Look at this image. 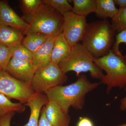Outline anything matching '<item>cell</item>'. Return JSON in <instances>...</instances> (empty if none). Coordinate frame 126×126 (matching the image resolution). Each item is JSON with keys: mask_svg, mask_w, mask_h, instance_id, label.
Segmentation results:
<instances>
[{"mask_svg": "<svg viewBox=\"0 0 126 126\" xmlns=\"http://www.w3.org/2000/svg\"><path fill=\"white\" fill-rule=\"evenodd\" d=\"M56 36H49L45 43L33 53V63L36 70L44 67L51 62V54Z\"/></svg>", "mask_w": 126, "mask_h": 126, "instance_id": "7c38bea8", "label": "cell"}, {"mask_svg": "<svg viewBox=\"0 0 126 126\" xmlns=\"http://www.w3.org/2000/svg\"><path fill=\"white\" fill-rule=\"evenodd\" d=\"M22 18L29 25L25 35L36 32L49 36H57L62 32L63 16L49 5L44 3L35 14Z\"/></svg>", "mask_w": 126, "mask_h": 126, "instance_id": "277c9868", "label": "cell"}, {"mask_svg": "<svg viewBox=\"0 0 126 126\" xmlns=\"http://www.w3.org/2000/svg\"><path fill=\"white\" fill-rule=\"evenodd\" d=\"M48 102L44 93L35 92L32 95L25 104L30 109V114L28 122L24 126H38L41 110Z\"/></svg>", "mask_w": 126, "mask_h": 126, "instance_id": "8fae6325", "label": "cell"}, {"mask_svg": "<svg viewBox=\"0 0 126 126\" xmlns=\"http://www.w3.org/2000/svg\"><path fill=\"white\" fill-rule=\"evenodd\" d=\"M25 110L23 104L13 102L9 98L0 94V118L9 113H21Z\"/></svg>", "mask_w": 126, "mask_h": 126, "instance_id": "d6986e66", "label": "cell"}, {"mask_svg": "<svg viewBox=\"0 0 126 126\" xmlns=\"http://www.w3.org/2000/svg\"><path fill=\"white\" fill-rule=\"evenodd\" d=\"M46 115L53 126H69L70 116L63 112L59 106L53 101H48L45 106Z\"/></svg>", "mask_w": 126, "mask_h": 126, "instance_id": "4fadbf2b", "label": "cell"}, {"mask_svg": "<svg viewBox=\"0 0 126 126\" xmlns=\"http://www.w3.org/2000/svg\"><path fill=\"white\" fill-rule=\"evenodd\" d=\"M26 35L23 39L22 44L33 53L45 43L49 36L36 32L29 33Z\"/></svg>", "mask_w": 126, "mask_h": 126, "instance_id": "e0dca14e", "label": "cell"}, {"mask_svg": "<svg viewBox=\"0 0 126 126\" xmlns=\"http://www.w3.org/2000/svg\"><path fill=\"white\" fill-rule=\"evenodd\" d=\"M25 34L12 27L0 25V45L13 48L22 44Z\"/></svg>", "mask_w": 126, "mask_h": 126, "instance_id": "5bb4252c", "label": "cell"}, {"mask_svg": "<svg viewBox=\"0 0 126 126\" xmlns=\"http://www.w3.org/2000/svg\"><path fill=\"white\" fill-rule=\"evenodd\" d=\"M72 47L62 32L57 35L52 49L51 62L58 64L69 56Z\"/></svg>", "mask_w": 126, "mask_h": 126, "instance_id": "9a60e30c", "label": "cell"}, {"mask_svg": "<svg viewBox=\"0 0 126 126\" xmlns=\"http://www.w3.org/2000/svg\"><path fill=\"white\" fill-rule=\"evenodd\" d=\"M0 25L15 28L25 33L29 25L11 8L7 1L0 2Z\"/></svg>", "mask_w": 126, "mask_h": 126, "instance_id": "30bf717a", "label": "cell"}, {"mask_svg": "<svg viewBox=\"0 0 126 126\" xmlns=\"http://www.w3.org/2000/svg\"><path fill=\"white\" fill-rule=\"evenodd\" d=\"M122 43L126 44V30L116 34L115 42L112 49L115 54L119 56H123L119 49V45ZM124 59L126 62V56H124Z\"/></svg>", "mask_w": 126, "mask_h": 126, "instance_id": "d4e9b609", "label": "cell"}, {"mask_svg": "<svg viewBox=\"0 0 126 126\" xmlns=\"http://www.w3.org/2000/svg\"><path fill=\"white\" fill-rule=\"evenodd\" d=\"M15 113H9L0 118V126H10L12 118Z\"/></svg>", "mask_w": 126, "mask_h": 126, "instance_id": "484cf974", "label": "cell"}, {"mask_svg": "<svg viewBox=\"0 0 126 126\" xmlns=\"http://www.w3.org/2000/svg\"><path fill=\"white\" fill-rule=\"evenodd\" d=\"M1 2V0H0V2Z\"/></svg>", "mask_w": 126, "mask_h": 126, "instance_id": "1f68e13d", "label": "cell"}, {"mask_svg": "<svg viewBox=\"0 0 126 126\" xmlns=\"http://www.w3.org/2000/svg\"><path fill=\"white\" fill-rule=\"evenodd\" d=\"M12 56V48L0 45V71H6Z\"/></svg>", "mask_w": 126, "mask_h": 126, "instance_id": "cb8c5ba5", "label": "cell"}, {"mask_svg": "<svg viewBox=\"0 0 126 126\" xmlns=\"http://www.w3.org/2000/svg\"><path fill=\"white\" fill-rule=\"evenodd\" d=\"M111 24L117 33L126 30V7L118 9L117 14L111 19Z\"/></svg>", "mask_w": 126, "mask_h": 126, "instance_id": "44dd1931", "label": "cell"}, {"mask_svg": "<svg viewBox=\"0 0 126 126\" xmlns=\"http://www.w3.org/2000/svg\"><path fill=\"white\" fill-rule=\"evenodd\" d=\"M116 31L107 20L88 23L82 44L96 58L107 55L112 49Z\"/></svg>", "mask_w": 126, "mask_h": 126, "instance_id": "7a4b0ae2", "label": "cell"}, {"mask_svg": "<svg viewBox=\"0 0 126 126\" xmlns=\"http://www.w3.org/2000/svg\"><path fill=\"white\" fill-rule=\"evenodd\" d=\"M95 63L106 74L100 79L101 83L107 85L106 92L110 93L112 89H120L126 87V62L124 56L115 54L112 50L101 58H94Z\"/></svg>", "mask_w": 126, "mask_h": 126, "instance_id": "3957f363", "label": "cell"}, {"mask_svg": "<svg viewBox=\"0 0 126 126\" xmlns=\"http://www.w3.org/2000/svg\"><path fill=\"white\" fill-rule=\"evenodd\" d=\"M63 16L62 33L73 47L82 40L88 23L86 17L78 15L72 11L64 14Z\"/></svg>", "mask_w": 126, "mask_h": 126, "instance_id": "ba28073f", "label": "cell"}, {"mask_svg": "<svg viewBox=\"0 0 126 126\" xmlns=\"http://www.w3.org/2000/svg\"><path fill=\"white\" fill-rule=\"evenodd\" d=\"M120 109L122 111L126 110V96L122 98L120 102Z\"/></svg>", "mask_w": 126, "mask_h": 126, "instance_id": "f546056e", "label": "cell"}, {"mask_svg": "<svg viewBox=\"0 0 126 126\" xmlns=\"http://www.w3.org/2000/svg\"><path fill=\"white\" fill-rule=\"evenodd\" d=\"M94 57L82 43L72 48L71 53L58 65L64 73L73 71L79 77L82 73L89 72L94 79H100L104 74L103 70L95 63Z\"/></svg>", "mask_w": 126, "mask_h": 126, "instance_id": "5b68a950", "label": "cell"}, {"mask_svg": "<svg viewBox=\"0 0 126 126\" xmlns=\"http://www.w3.org/2000/svg\"><path fill=\"white\" fill-rule=\"evenodd\" d=\"M33 53L23 45L12 48V58L20 60L33 61Z\"/></svg>", "mask_w": 126, "mask_h": 126, "instance_id": "603a6c76", "label": "cell"}, {"mask_svg": "<svg viewBox=\"0 0 126 126\" xmlns=\"http://www.w3.org/2000/svg\"><path fill=\"white\" fill-rule=\"evenodd\" d=\"M72 12L78 15L86 17L94 13L96 7V0H73Z\"/></svg>", "mask_w": 126, "mask_h": 126, "instance_id": "ac0fdd59", "label": "cell"}, {"mask_svg": "<svg viewBox=\"0 0 126 126\" xmlns=\"http://www.w3.org/2000/svg\"><path fill=\"white\" fill-rule=\"evenodd\" d=\"M38 126H53L46 117L45 106L43 107L41 110Z\"/></svg>", "mask_w": 126, "mask_h": 126, "instance_id": "4316f807", "label": "cell"}, {"mask_svg": "<svg viewBox=\"0 0 126 126\" xmlns=\"http://www.w3.org/2000/svg\"><path fill=\"white\" fill-rule=\"evenodd\" d=\"M118 11L114 0H96V7L94 14L101 20L112 19Z\"/></svg>", "mask_w": 126, "mask_h": 126, "instance_id": "2e32d148", "label": "cell"}, {"mask_svg": "<svg viewBox=\"0 0 126 126\" xmlns=\"http://www.w3.org/2000/svg\"><path fill=\"white\" fill-rule=\"evenodd\" d=\"M68 80V77L58 64L50 62L42 68L36 70L31 82L35 92L44 93L56 86L63 85Z\"/></svg>", "mask_w": 126, "mask_h": 126, "instance_id": "8992f818", "label": "cell"}, {"mask_svg": "<svg viewBox=\"0 0 126 126\" xmlns=\"http://www.w3.org/2000/svg\"><path fill=\"white\" fill-rule=\"evenodd\" d=\"M36 70L33 61L12 58L6 71L18 80L31 83Z\"/></svg>", "mask_w": 126, "mask_h": 126, "instance_id": "9c48e42d", "label": "cell"}, {"mask_svg": "<svg viewBox=\"0 0 126 126\" xmlns=\"http://www.w3.org/2000/svg\"><path fill=\"white\" fill-rule=\"evenodd\" d=\"M35 93L31 83L18 80L5 70L0 71V94L26 104Z\"/></svg>", "mask_w": 126, "mask_h": 126, "instance_id": "52a82bcc", "label": "cell"}, {"mask_svg": "<svg viewBox=\"0 0 126 126\" xmlns=\"http://www.w3.org/2000/svg\"><path fill=\"white\" fill-rule=\"evenodd\" d=\"M76 126H94V125L93 122L90 118L83 117L79 118Z\"/></svg>", "mask_w": 126, "mask_h": 126, "instance_id": "83f0119b", "label": "cell"}, {"mask_svg": "<svg viewBox=\"0 0 126 126\" xmlns=\"http://www.w3.org/2000/svg\"><path fill=\"white\" fill-rule=\"evenodd\" d=\"M20 1L24 14L23 16H29L34 15L44 4L43 0H21Z\"/></svg>", "mask_w": 126, "mask_h": 126, "instance_id": "ffe728a7", "label": "cell"}, {"mask_svg": "<svg viewBox=\"0 0 126 126\" xmlns=\"http://www.w3.org/2000/svg\"><path fill=\"white\" fill-rule=\"evenodd\" d=\"M43 1L44 4L51 6L63 16L72 11L73 7L67 0H43Z\"/></svg>", "mask_w": 126, "mask_h": 126, "instance_id": "7402d4cb", "label": "cell"}, {"mask_svg": "<svg viewBox=\"0 0 126 126\" xmlns=\"http://www.w3.org/2000/svg\"><path fill=\"white\" fill-rule=\"evenodd\" d=\"M115 4L118 5L119 9L126 7V0H114Z\"/></svg>", "mask_w": 126, "mask_h": 126, "instance_id": "f1b7e54d", "label": "cell"}, {"mask_svg": "<svg viewBox=\"0 0 126 126\" xmlns=\"http://www.w3.org/2000/svg\"><path fill=\"white\" fill-rule=\"evenodd\" d=\"M126 126V123L121 124V125H118V126Z\"/></svg>", "mask_w": 126, "mask_h": 126, "instance_id": "4dcf8cb0", "label": "cell"}, {"mask_svg": "<svg viewBox=\"0 0 126 126\" xmlns=\"http://www.w3.org/2000/svg\"><path fill=\"white\" fill-rule=\"evenodd\" d=\"M100 83L92 82L86 75H81L74 82L67 86H56L44 94L48 101L54 102L63 112L68 114L70 107L77 110H82L86 95L97 88Z\"/></svg>", "mask_w": 126, "mask_h": 126, "instance_id": "6da1fadb", "label": "cell"}]
</instances>
